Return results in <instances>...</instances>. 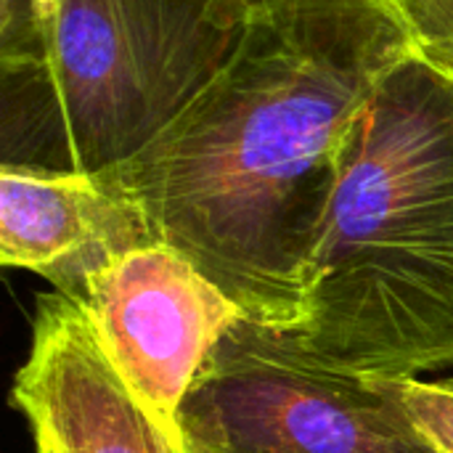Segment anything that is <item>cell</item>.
I'll list each match as a JSON object with an SVG mask.
<instances>
[{
	"mask_svg": "<svg viewBox=\"0 0 453 453\" xmlns=\"http://www.w3.org/2000/svg\"><path fill=\"white\" fill-rule=\"evenodd\" d=\"M289 337L372 380L453 366V80L417 56L380 82L342 141Z\"/></svg>",
	"mask_w": 453,
	"mask_h": 453,
	"instance_id": "cell-2",
	"label": "cell"
},
{
	"mask_svg": "<svg viewBox=\"0 0 453 453\" xmlns=\"http://www.w3.org/2000/svg\"><path fill=\"white\" fill-rule=\"evenodd\" d=\"M35 449H37V453H50L45 446H35Z\"/></svg>",
	"mask_w": 453,
	"mask_h": 453,
	"instance_id": "cell-12",
	"label": "cell"
},
{
	"mask_svg": "<svg viewBox=\"0 0 453 453\" xmlns=\"http://www.w3.org/2000/svg\"><path fill=\"white\" fill-rule=\"evenodd\" d=\"M159 242L149 212L111 170L0 167V263L42 276L69 300L127 252Z\"/></svg>",
	"mask_w": 453,
	"mask_h": 453,
	"instance_id": "cell-7",
	"label": "cell"
},
{
	"mask_svg": "<svg viewBox=\"0 0 453 453\" xmlns=\"http://www.w3.org/2000/svg\"><path fill=\"white\" fill-rule=\"evenodd\" d=\"M11 403L50 453H186L178 425L125 385L85 313L58 292L37 300Z\"/></svg>",
	"mask_w": 453,
	"mask_h": 453,
	"instance_id": "cell-6",
	"label": "cell"
},
{
	"mask_svg": "<svg viewBox=\"0 0 453 453\" xmlns=\"http://www.w3.org/2000/svg\"><path fill=\"white\" fill-rule=\"evenodd\" d=\"M411 56L393 0H268L207 88L111 173L244 319L295 332L342 141Z\"/></svg>",
	"mask_w": 453,
	"mask_h": 453,
	"instance_id": "cell-1",
	"label": "cell"
},
{
	"mask_svg": "<svg viewBox=\"0 0 453 453\" xmlns=\"http://www.w3.org/2000/svg\"><path fill=\"white\" fill-rule=\"evenodd\" d=\"M178 430L186 453H441L401 382L332 369L250 319L210 356Z\"/></svg>",
	"mask_w": 453,
	"mask_h": 453,
	"instance_id": "cell-4",
	"label": "cell"
},
{
	"mask_svg": "<svg viewBox=\"0 0 453 453\" xmlns=\"http://www.w3.org/2000/svg\"><path fill=\"white\" fill-rule=\"evenodd\" d=\"M3 5L16 8L32 27V37L37 45V58L45 53L50 35H53V24H56V11H58V0H3Z\"/></svg>",
	"mask_w": 453,
	"mask_h": 453,
	"instance_id": "cell-10",
	"label": "cell"
},
{
	"mask_svg": "<svg viewBox=\"0 0 453 453\" xmlns=\"http://www.w3.org/2000/svg\"><path fill=\"white\" fill-rule=\"evenodd\" d=\"M72 303L125 385L175 425L210 356L244 319L196 263L165 242L127 252Z\"/></svg>",
	"mask_w": 453,
	"mask_h": 453,
	"instance_id": "cell-5",
	"label": "cell"
},
{
	"mask_svg": "<svg viewBox=\"0 0 453 453\" xmlns=\"http://www.w3.org/2000/svg\"><path fill=\"white\" fill-rule=\"evenodd\" d=\"M244 5H250V8H257V5H263V3H268V0H242Z\"/></svg>",
	"mask_w": 453,
	"mask_h": 453,
	"instance_id": "cell-11",
	"label": "cell"
},
{
	"mask_svg": "<svg viewBox=\"0 0 453 453\" xmlns=\"http://www.w3.org/2000/svg\"><path fill=\"white\" fill-rule=\"evenodd\" d=\"M409 414L441 453H453V377L401 382Z\"/></svg>",
	"mask_w": 453,
	"mask_h": 453,
	"instance_id": "cell-9",
	"label": "cell"
},
{
	"mask_svg": "<svg viewBox=\"0 0 453 453\" xmlns=\"http://www.w3.org/2000/svg\"><path fill=\"white\" fill-rule=\"evenodd\" d=\"M417 58L453 80V0H393Z\"/></svg>",
	"mask_w": 453,
	"mask_h": 453,
	"instance_id": "cell-8",
	"label": "cell"
},
{
	"mask_svg": "<svg viewBox=\"0 0 453 453\" xmlns=\"http://www.w3.org/2000/svg\"><path fill=\"white\" fill-rule=\"evenodd\" d=\"M242 0H58L45 53L5 56L3 165L106 173L141 154L228 64Z\"/></svg>",
	"mask_w": 453,
	"mask_h": 453,
	"instance_id": "cell-3",
	"label": "cell"
}]
</instances>
